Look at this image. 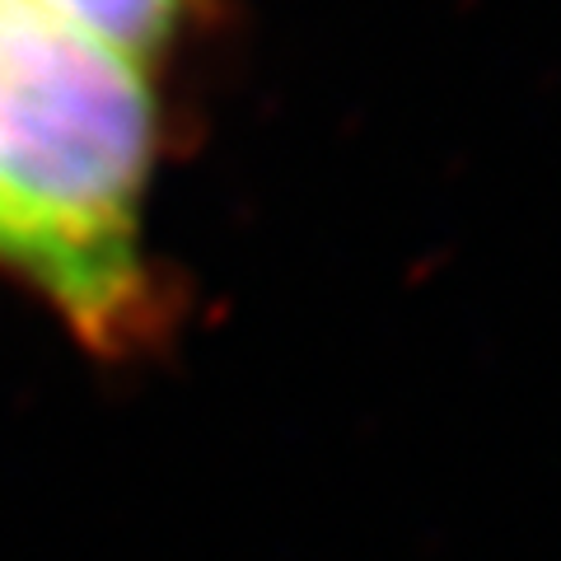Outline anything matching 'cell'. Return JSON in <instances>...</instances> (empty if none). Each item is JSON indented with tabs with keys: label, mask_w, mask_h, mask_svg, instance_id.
<instances>
[{
	"label": "cell",
	"mask_w": 561,
	"mask_h": 561,
	"mask_svg": "<svg viewBox=\"0 0 561 561\" xmlns=\"http://www.w3.org/2000/svg\"><path fill=\"white\" fill-rule=\"evenodd\" d=\"M14 5L38 10L140 66L179 38L192 14V0H14Z\"/></svg>",
	"instance_id": "obj_2"
},
{
	"label": "cell",
	"mask_w": 561,
	"mask_h": 561,
	"mask_svg": "<svg viewBox=\"0 0 561 561\" xmlns=\"http://www.w3.org/2000/svg\"><path fill=\"white\" fill-rule=\"evenodd\" d=\"M150 169L146 66L0 0V276L99 351L150 328Z\"/></svg>",
	"instance_id": "obj_1"
}]
</instances>
